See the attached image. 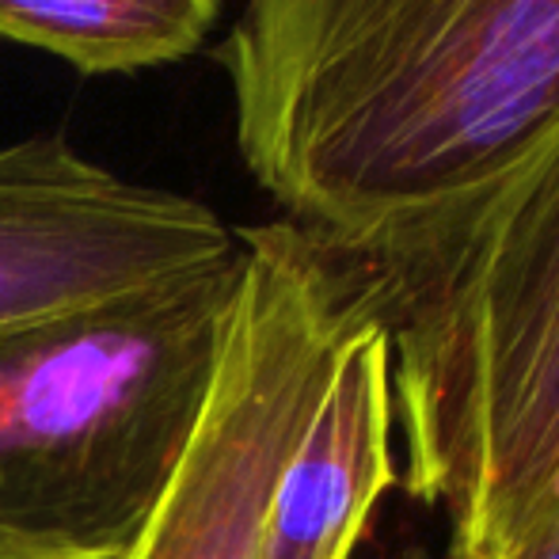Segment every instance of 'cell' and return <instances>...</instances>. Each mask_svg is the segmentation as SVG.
<instances>
[{
    "instance_id": "1",
    "label": "cell",
    "mask_w": 559,
    "mask_h": 559,
    "mask_svg": "<svg viewBox=\"0 0 559 559\" xmlns=\"http://www.w3.org/2000/svg\"><path fill=\"white\" fill-rule=\"evenodd\" d=\"M243 168L328 248L491 179L559 118V0H243Z\"/></svg>"
},
{
    "instance_id": "2",
    "label": "cell",
    "mask_w": 559,
    "mask_h": 559,
    "mask_svg": "<svg viewBox=\"0 0 559 559\" xmlns=\"http://www.w3.org/2000/svg\"><path fill=\"white\" fill-rule=\"evenodd\" d=\"M392 346L404 491L453 552L559 479V118L491 179L332 248Z\"/></svg>"
},
{
    "instance_id": "3",
    "label": "cell",
    "mask_w": 559,
    "mask_h": 559,
    "mask_svg": "<svg viewBox=\"0 0 559 559\" xmlns=\"http://www.w3.org/2000/svg\"><path fill=\"white\" fill-rule=\"evenodd\" d=\"M236 259L0 335V559H130L202 419Z\"/></svg>"
},
{
    "instance_id": "4",
    "label": "cell",
    "mask_w": 559,
    "mask_h": 559,
    "mask_svg": "<svg viewBox=\"0 0 559 559\" xmlns=\"http://www.w3.org/2000/svg\"><path fill=\"white\" fill-rule=\"evenodd\" d=\"M240 278L202 419L130 559H259L289 453L343 343L369 317L358 274L289 222L236 228Z\"/></svg>"
},
{
    "instance_id": "5",
    "label": "cell",
    "mask_w": 559,
    "mask_h": 559,
    "mask_svg": "<svg viewBox=\"0 0 559 559\" xmlns=\"http://www.w3.org/2000/svg\"><path fill=\"white\" fill-rule=\"evenodd\" d=\"M206 202L133 183L66 138L0 145V335L228 263Z\"/></svg>"
},
{
    "instance_id": "6",
    "label": "cell",
    "mask_w": 559,
    "mask_h": 559,
    "mask_svg": "<svg viewBox=\"0 0 559 559\" xmlns=\"http://www.w3.org/2000/svg\"><path fill=\"white\" fill-rule=\"evenodd\" d=\"M392 346L366 320L338 350L328 389L266 510L259 559H350L392 464Z\"/></svg>"
},
{
    "instance_id": "7",
    "label": "cell",
    "mask_w": 559,
    "mask_h": 559,
    "mask_svg": "<svg viewBox=\"0 0 559 559\" xmlns=\"http://www.w3.org/2000/svg\"><path fill=\"white\" fill-rule=\"evenodd\" d=\"M217 15L222 0H0V38L111 76L191 58Z\"/></svg>"
},
{
    "instance_id": "8",
    "label": "cell",
    "mask_w": 559,
    "mask_h": 559,
    "mask_svg": "<svg viewBox=\"0 0 559 559\" xmlns=\"http://www.w3.org/2000/svg\"><path fill=\"white\" fill-rule=\"evenodd\" d=\"M453 559H559V479L491 540L456 548Z\"/></svg>"
}]
</instances>
